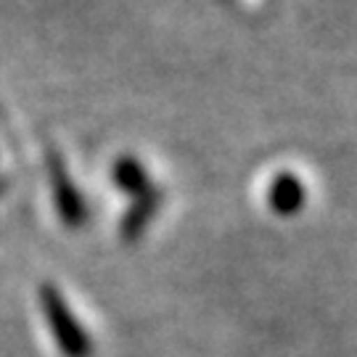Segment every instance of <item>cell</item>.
Masks as SVG:
<instances>
[{
    "instance_id": "obj_1",
    "label": "cell",
    "mask_w": 357,
    "mask_h": 357,
    "mask_svg": "<svg viewBox=\"0 0 357 357\" xmlns=\"http://www.w3.org/2000/svg\"><path fill=\"white\" fill-rule=\"evenodd\" d=\"M40 310L45 315V323L51 328L56 347L64 357H93V342L82 323L75 318V312L66 305L64 294L53 283L40 286Z\"/></svg>"
},
{
    "instance_id": "obj_2",
    "label": "cell",
    "mask_w": 357,
    "mask_h": 357,
    "mask_svg": "<svg viewBox=\"0 0 357 357\" xmlns=\"http://www.w3.org/2000/svg\"><path fill=\"white\" fill-rule=\"evenodd\" d=\"M51 178H53V199H56V206L61 212V220H64L69 228H79L88 220V206L82 202V196L72 185V180L66 178V169L59 162H51Z\"/></svg>"
},
{
    "instance_id": "obj_3",
    "label": "cell",
    "mask_w": 357,
    "mask_h": 357,
    "mask_svg": "<svg viewBox=\"0 0 357 357\" xmlns=\"http://www.w3.org/2000/svg\"><path fill=\"white\" fill-rule=\"evenodd\" d=\"M270 206L281 217L296 215L305 204V188L294 175H278L270 185Z\"/></svg>"
},
{
    "instance_id": "obj_4",
    "label": "cell",
    "mask_w": 357,
    "mask_h": 357,
    "mask_svg": "<svg viewBox=\"0 0 357 357\" xmlns=\"http://www.w3.org/2000/svg\"><path fill=\"white\" fill-rule=\"evenodd\" d=\"M135 199H138V202L130 206L128 217L122 220V228H119L125 241H135V238L141 236L143 230H146V225L151 222L156 206H159V193L153 191V188L141 193V196H135Z\"/></svg>"
},
{
    "instance_id": "obj_5",
    "label": "cell",
    "mask_w": 357,
    "mask_h": 357,
    "mask_svg": "<svg viewBox=\"0 0 357 357\" xmlns=\"http://www.w3.org/2000/svg\"><path fill=\"white\" fill-rule=\"evenodd\" d=\"M114 183L119 188H125L130 191L132 196H141V193L151 191V183L146 178V172H143V167L135 162V159H119L114 165Z\"/></svg>"
}]
</instances>
